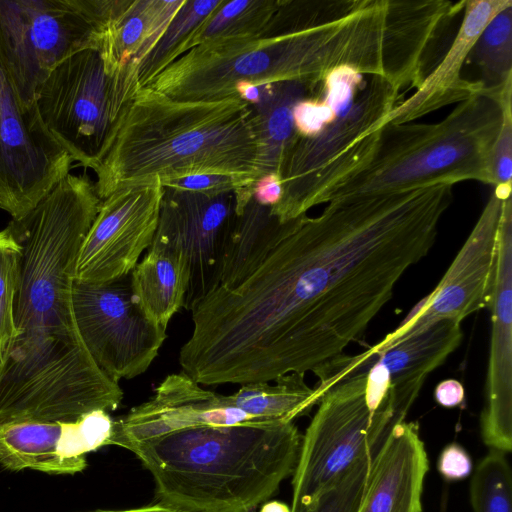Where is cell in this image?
Masks as SVG:
<instances>
[{"instance_id":"cell-21","label":"cell","mask_w":512,"mask_h":512,"mask_svg":"<svg viewBox=\"0 0 512 512\" xmlns=\"http://www.w3.org/2000/svg\"><path fill=\"white\" fill-rule=\"evenodd\" d=\"M184 0H132L101 32L99 52L113 79L120 113L137 89L136 70L153 49Z\"/></svg>"},{"instance_id":"cell-20","label":"cell","mask_w":512,"mask_h":512,"mask_svg":"<svg viewBox=\"0 0 512 512\" xmlns=\"http://www.w3.org/2000/svg\"><path fill=\"white\" fill-rule=\"evenodd\" d=\"M427 471L418 424L398 423L371 459L359 512H422Z\"/></svg>"},{"instance_id":"cell-17","label":"cell","mask_w":512,"mask_h":512,"mask_svg":"<svg viewBox=\"0 0 512 512\" xmlns=\"http://www.w3.org/2000/svg\"><path fill=\"white\" fill-rule=\"evenodd\" d=\"M492 329L480 415L481 437L490 449L512 450V200H503L491 302Z\"/></svg>"},{"instance_id":"cell-15","label":"cell","mask_w":512,"mask_h":512,"mask_svg":"<svg viewBox=\"0 0 512 512\" xmlns=\"http://www.w3.org/2000/svg\"><path fill=\"white\" fill-rule=\"evenodd\" d=\"M162 195L161 181L155 180L103 199L79 249L75 281L98 284L129 275L153 242Z\"/></svg>"},{"instance_id":"cell-24","label":"cell","mask_w":512,"mask_h":512,"mask_svg":"<svg viewBox=\"0 0 512 512\" xmlns=\"http://www.w3.org/2000/svg\"><path fill=\"white\" fill-rule=\"evenodd\" d=\"M130 277L136 304L150 321L166 328L184 305L189 282L184 258L170 248L152 243Z\"/></svg>"},{"instance_id":"cell-14","label":"cell","mask_w":512,"mask_h":512,"mask_svg":"<svg viewBox=\"0 0 512 512\" xmlns=\"http://www.w3.org/2000/svg\"><path fill=\"white\" fill-rule=\"evenodd\" d=\"M237 190L197 193L163 186L152 243L178 252L189 270L183 308L193 306L220 283L224 245L235 215Z\"/></svg>"},{"instance_id":"cell-28","label":"cell","mask_w":512,"mask_h":512,"mask_svg":"<svg viewBox=\"0 0 512 512\" xmlns=\"http://www.w3.org/2000/svg\"><path fill=\"white\" fill-rule=\"evenodd\" d=\"M467 63L478 70L482 90L501 89L512 79V6L494 16L476 40Z\"/></svg>"},{"instance_id":"cell-3","label":"cell","mask_w":512,"mask_h":512,"mask_svg":"<svg viewBox=\"0 0 512 512\" xmlns=\"http://www.w3.org/2000/svg\"><path fill=\"white\" fill-rule=\"evenodd\" d=\"M379 49L376 25L363 8L323 0L286 30L196 46L144 87L181 101H218L238 97L243 83H319L342 66L367 74Z\"/></svg>"},{"instance_id":"cell-4","label":"cell","mask_w":512,"mask_h":512,"mask_svg":"<svg viewBox=\"0 0 512 512\" xmlns=\"http://www.w3.org/2000/svg\"><path fill=\"white\" fill-rule=\"evenodd\" d=\"M259 168L258 133L247 102L181 101L141 87L122 108L93 171L103 200L124 187L196 174L255 181Z\"/></svg>"},{"instance_id":"cell-10","label":"cell","mask_w":512,"mask_h":512,"mask_svg":"<svg viewBox=\"0 0 512 512\" xmlns=\"http://www.w3.org/2000/svg\"><path fill=\"white\" fill-rule=\"evenodd\" d=\"M35 102L43 124L72 161L94 170L119 116L113 79L96 47L59 63L40 84Z\"/></svg>"},{"instance_id":"cell-40","label":"cell","mask_w":512,"mask_h":512,"mask_svg":"<svg viewBox=\"0 0 512 512\" xmlns=\"http://www.w3.org/2000/svg\"><path fill=\"white\" fill-rule=\"evenodd\" d=\"M260 512H292L291 508L277 500H272L265 502L264 505L261 507Z\"/></svg>"},{"instance_id":"cell-32","label":"cell","mask_w":512,"mask_h":512,"mask_svg":"<svg viewBox=\"0 0 512 512\" xmlns=\"http://www.w3.org/2000/svg\"><path fill=\"white\" fill-rule=\"evenodd\" d=\"M372 457H363L346 468L304 512H359Z\"/></svg>"},{"instance_id":"cell-35","label":"cell","mask_w":512,"mask_h":512,"mask_svg":"<svg viewBox=\"0 0 512 512\" xmlns=\"http://www.w3.org/2000/svg\"><path fill=\"white\" fill-rule=\"evenodd\" d=\"M472 460L467 451L458 443L447 445L438 458L437 469L447 480H462L472 471Z\"/></svg>"},{"instance_id":"cell-39","label":"cell","mask_w":512,"mask_h":512,"mask_svg":"<svg viewBox=\"0 0 512 512\" xmlns=\"http://www.w3.org/2000/svg\"><path fill=\"white\" fill-rule=\"evenodd\" d=\"M90 512H174L173 510L162 506L161 504H153L139 508L126 509V510H95Z\"/></svg>"},{"instance_id":"cell-38","label":"cell","mask_w":512,"mask_h":512,"mask_svg":"<svg viewBox=\"0 0 512 512\" xmlns=\"http://www.w3.org/2000/svg\"><path fill=\"white\" fill-rule=\"evenodd\" d=\"M236 94L240 99L247 102L249 105L253 106L260 101L262 94V86L250 83L239 84L236 87Z\"/></svg>"},{"instance_id":"cell-23","label":"cell","mask_w":512,"mask_h":512,"mask_svg":"<svg viewBox=\"0 0 512 512\" xmlns=\"http://www.w3.org/2000/svg\"><path fill=\"white\" fill-rule=\"evenodd\" d=\"M462 338L460 323L438 321L379 354L344 355L334 381L337 383L355 374L367 373L370 366L377 362L388 373L390 385L425 382L428 374L458 348Z\"/></svg>"},{"instance_id":"cell-2","label":"cell","mask_w":512,"mask_h":512,"mask_svg":"<svg viewBox=\"0 0 512 512\" xmlns=\"http://www.w3.org/2000/svg\"><path fill=\"white\" fill-rule=\"evenodd\" d=\"M101 201L87 175L69 173L11 222L23 257L15 335L0 363V422H70L123 399L88 353L73 311L76 259Z\"/></svg>"},{"instance_id":"cell-7","label":"cell","mask_w":512,"mask_h":512,"mask_svg":"<svg viewBox=\"0 0 512 512\" xmlns=\"http://www.w3.org/2000/svg\"><path fill=\"white\" fill-rule=\"evenodd\" d=\"M321 91L330 103L322 127L313 137L296 136L278 168L282 197L270 212L282 223L327 203L367 163L402 95L386 78L346 66L330 71Z\"/></svg>"},{"instance_id":"cell-19","label":"cell","mask_w":512,"mask_h":512,"mask_svg":"<svg viewBox=\"0 0 512 512\" xmlns=\"http://www.w3.org/2000/svg\"><path fill=\"white\" fill-rule=\"evenodd\" d=\"M511 0H469L456 36L439 64L425 75L416 91L401 100L391 111L385 125L410 123L446 105L458 104L482 90L481 86L462 76L468 56L485 26Z\"/></svg>"},{"instance_id":"cell-8","label":"cell","mask_w":512,"mask_h":512,"mask_svg":"<svg viewBox=\"0 0 512 512\" xmlns=\"http://www.w3.org/2000/svg\"><path fill=\"white\" fill-rule=\"evenodd\" d=\"M367 373L336 383L321 397L304 435L292 475V512H304L355 461L374 455L395 425L405 421L424 383L390 385L383 403L366 397Z\"/></svg>"},{"instance_id":"cell-36","label":"cell","mask_w":512,"mask_h":512,"mask_svg":"<svg viewBox=\"0 0 512 512\" xmlns=\"http://www.w3.org/2000/svg\"><path fill=\"white\" fill-rule=\"evenodd\" d=\"M254 200L263 206L273 207L282 197V185L277 173H268L257 178L252 185Z\"/></svg>"},{"instance_id":"cell-1","label":"cell","mask_w":512,"mask_h":512,"mask_svg":"<svg viewBox=\"0 0 512 512\" xmlns=\"http://www.w3.org/2000/svg\"><path fill=\"white\" fill-rule=\"evenodd\" d=\"M453 185L357 195L306 214L233 289L217 286L190 310L182 370L201 385L321 379L433 247Z\"/></svg>"},{"instance_id":"cell-34","label":"cell","mask_w":512,"mask_h":512,"mask_svg":"<svg viewBox=\"0 0 512 512\" xmlns=\"http://www.w3.org/2000/svg\"><path fill=\"white\" fill-rule=\"evenodd\" d=\"M252 180L226 174H196L161 182L162 186L197 193H221L250 186Z\"/></svg>"},{"instance_id":"cell-27","label":"cell","mask_w":512,"mask_h":512,"mask_svg":"<svg viewBox=\"0 0 512 512\" xmlns=\"http://www.w3.org/2000/svg\"><path fill=\"white\" fill-rule=\"evenodd\" d=\"M279 3L280 0H222L193 31L181 49V56L204 43L263 35Z\"/></svg>"},{"instance_id":"cell-25","label":"cell","mask_w":512,"mask_h":512,"mask_svg":"<svg viewBox=\"0 0 512 512\" xmlns=\"http://www.w3.org/2000/svg\"><path fill=\"white\" fill-rule=\"evenodd\" d=\"M320 85L280 82L262 86L260 101L251 106L260 144L259 177L278 174L280 162L296 138L293 107L299 100L315 95Z\"/></svg>"},{"instance_id":"cell-33","label":"cell","mask_w":512,"mask_h":512,"mask_svg":"<svg viewBox=\"0 0 512 512\" xmlns=\"http://www.w3.org/2000/svg\"><path fill=\"white\" fill-rule=\"evenodd\" d=\"M492 186H511L512 178V86L503 98V118L489 161Z\"/></svg>"},{"instance_id":"cell-11","label":"cell","mask_w":512,"mask_h":512,"mask_svg":"<svg viewBox=\"0 0 512 512\" xmlns=\"http://www.w3.org/2000/svg\"><path fill=\"white\" fill-rule=\"evenodd\" d=\"M72 301L80 337L102 372L118 383L148 369L167 337L166 328L150 321L136 304L130 274L98 284L74 281Z\"/></svg>"},{"instance_id":"cell-37","label":"cell","mask_w":512,"mask_h":512,"mask_svg":"<svg viewBox=\"0 0 512 512\" xmlns=\"http://www.w3.org/2000/svg\"><path fill=\"white\" fill-rule=\"evenodd\" d=\"M434 396L439 405L446 408H453L463 403L465 390L459 381L446 379L436 386Z\"/></svg>"},{"instance_id":"cell-18","label":"cell","mask_w":512,"mask_h":512,"mask_svg":"<svg viewBox=\"0 0 512 512\" xmlns=\"http://www.w3.org/2000/svg\"><path fill=\"white\" fill-rule=\"evenodd\" d=\"M183 371L168 375L146 402L113 421L109 445H128L197 426L258 421L232 406L226 395L204 389Z\"/></svg>"},{"instance_id":"cell-6","label":"cell","mask_w":512,"mask_h":512,"mask_svg":"<svg viewBox=\"0 0 512 512\" xmlns=\"http://www.w3.org/2000/svg\"><path fill=\"white\" fill-rule=\"evenodd\" d=\"M509 86L512 79L499 90L471 95L436 123L383 126L371 158L331 193L328 202L466 180L491 185L490 153Z\"/></svg>"},{"instance_id":"cell-22","label":"cell","mask_w":512,"mask_h":512,"mask_svg":"<svg viewBox=\"0 0 512 512\" xmlns=\"http://www.w3.org/2000/svg\"><path fill=\"white\" fill-rule=\"evenodd\" d=\"M252 185L237 190L238 203L224 245L218 285L226 289L236 288L253 274L301 217L280 222L270 207L254 200Z\"/></svg>"},{"instance_id":"cell-13","label":"cell","mask_w":512,"mask_h":512,"mask_svg":"<svg viewBox=\"0 0 512 512\" xmlns=\"http://www.w3.org/2000/svg\"><path fill=\"white\" fill-rule=\"evenodd\" d=\"M503 200L493 191L476 224L437 287L401 325L363 352L379 354L441 320L461 323L471 313L489 308L497 261Z\"/></svg>"},{"instance_id":"cell-29","label":"cell","mask_w":512,"mask_h":512,"mask_svg":"<svg viewBox=\"0 0 512 512\" xmlns=\"http://www.w3.org/2000/svg\"><path fill=\"white\" fill-rule=\"evenodd\" d=\"M221 1L184 0L153 49L139 64L135 74L137 88L144 87L151 79L180 58L185 42Z\"/></svg>"},{"instance_id":"cell-31","label":"cell","mask_w":512,"mask_h":512,"mask_svg":"<svg viewBox=\"0 0 512 512\" xmlns=\"http://www.w3.org/2000/svg\"><path fill=\"white\" fill-rule=\"evenodd\" d=\"M23 247L10 223L0 230V363L15 335L14 309Z\"/></svg>"},{"instance_id":"cell-5","label":"cell","mask_w":512,"mask_h":512,"mask_svg":"<svg viewBox=\"0 0 512 512\" xmlns=\"http://www.w3.org/2000/svg\"><path fill=\"white\" fill-rule=\"evenodd\" d=\"M293 421L197 426L128 445L151 473L158 503L174 512H250L296 468Z\"/></svg>"},{"instance_id":"cell-30","label":"cell","mask_w":512,"mask_h":512,"mask_svg":"<svg viewBox=\"0 0 512 512\" xmlns=\"http://www.w3.org/2000/svg\"><path fill=\"white\" fill-rule=\"evenodd\" d=\"M474 512H512L511 469L505 453L490 449L470 483Z\"/></svg>"},{"instance_id":"cell-9","label":"cell","mask_w":512,"mask_h":512,"mask_svg":"<svg viewBox=\"0 0 512 512\" xmlns=\"http://www.w3.org/2000/svg\"><path fill=\"white\" fill-rule=\"evenodd\" d=\"M100 35L85 0H0V62L28 107L50 72L98 48Z\"/></svg>"},{"instance_id":"cell-12","label":"cell","mask_w":512,"mask_h":512,"mask_svg":"<svg viewBox=\"0 0 512 512\" xmlns=\"http://www.w3.org/2000/svg\"><path fill=\"white\" fill-rule=\"evenodd\" d=\"M72 159L28 107L0 62V208L25 219L70 172Z\"/></svg>"},{"instance_id":"cell-26","label":"cell","mask_w":512,"mask_h":512,"mask_svg":"<svg viewBox=\"0 0 512 512\" xmlns=\"http://www.w3.org/2000/svg\"><path fill=\"white\" fill-rule=\"evenodd\" d=\"M304 375L288 373L276 378L275 384H242L238 391L226 398L232 406L253 419L293 421L308 414L317 404L314 389L306 384Z\"/></svg>"},{"instance_id":"cell-16","label":"cell","mask_w":512,"mask_h":512,"mask_svg":"<svg viewBox=\"0 0 512 512\" xmlns=\"http://www.w3.org/2000/svg\"><path fill=\"white\" fill-rule=\"evenodd\" d=\"M113 421L107 411L95 410L70 422H0V465L16 472H81L87 453L109 445Z\"/></svg>"}]
</instances>
